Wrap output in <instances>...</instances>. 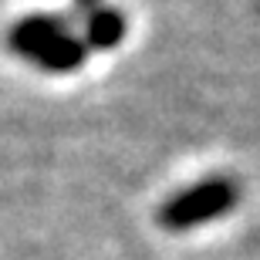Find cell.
<instances>
[{
	"mask_svg": "<svg viewBox=\"0 0 260 260\" xmlns=\"http://www.w3.org/2000/svg\"><path fill=\"white\" fill-rule=\"evenodd\" d=\"M75 4H81V7H85V10H91V7H98L102 0H75Z\"/></svg>",
	"mask_w": 260,
	"mask_h": 260,
	"instance_id": "4",
	"label": "cell"
},
{
	"mask_svg": "<svg viewBox=\"0 0 260 260\" xmlns=\"http://www.w3.org/2000/svg\"><path fill=\"white\" fill-rule=\"evenodd\" d=\"M125 30H128V20L122 10L98 4V7L88 10V17H85V38H81V44H85V51H112L122 44Z\"/></svg>",
	"mask_w": 260,
	"mask_h": 260,
	"instance_id": "3",
	"label": "cell"
},
{
	"mask_svg": "<svg viewBox=\"0 0 260 260\" xmlns=\"http://www.w3.org/2000/svg\"><path fill=\"white\" fill-rule=\"evenodd\" d=\"M7 44L24 61L44 68V71H54V75L75 71L88 58L81 38L68 27V20L58 17V14H27V17H20L10 27Z\"/></svg>",
	"mask_w": 260,
	"mask_h": 260,
	"instance_id": "1",
	"label": "cell"
},
{
	"mask_svg": "<svg viewBox=\"0 0 260 260\" xmlns=\"http://www.w3.org/2000/svg\"><path fill=\"white\" fill-rule=\"evenodd\" d=\"M240 200V186L230 176H206L200 183H193L189 189H179L169 200L159 206L155 220L159 226L169 233L179 230H193V226H203L210 220H220L237 206Z\"/></svg>",
	"mask_w": 260,
	"mask_h": 260,
	"instance_id": "2",
	"label": "cell"
}]
</instances>
